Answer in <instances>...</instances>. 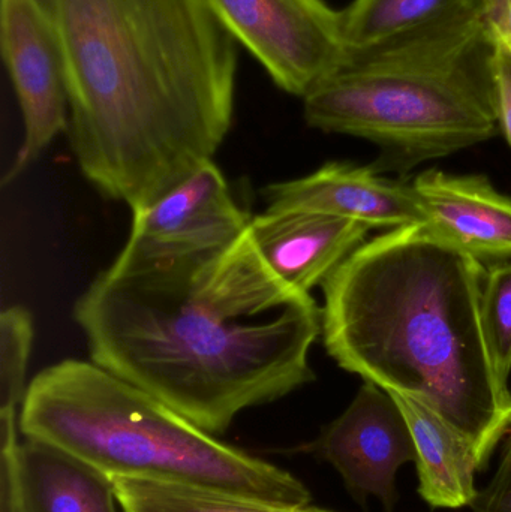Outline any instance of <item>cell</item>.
<instances>
[{
	"label": "cell",
	"mask_w": 511,
	"mask_h": 512,
	"mask_svg": "<svg viewBox=\"0 0 511 512\" xmlns=\"http://www.w3.org/2000/svg\"><path fill=\"white\" fill-rule=\"evenodd\" d=\"M263 197L269 210L320 213L372 228L425 224L410 183L350 162H329L309 176L272 183L263 189Z\"/></svg>",
	"instance_id": "obj_10"
},
{
	"label": "cell",
	"mask_w": 511,
	"mask_h": 512,
	"mask_svg": "<svg viewBox=\"0 0 511 512\" xmlns=\"http://www.w3.org/2000/svg\"><path fill=\"white\" fill-rule=\"evenodd\" d=\"M297 450L329 462L357 501L375 496L390 512L398 499L396 472L417 457L398 403L369 381L341 417L324 427L314 442Z\"/></svg>",
	"instance_id": "obj_9"
},
{
	"label": "cell",
	"mask_w": 511,
	"mask_h": 512,
	"mask_svg": "<svg viewBox=\"0 0 511 512\" xmlns=\"http://www.w3.org/2000/svg\"><path fill=\"white\" fill-rule=\"evenodd\" d=\"M483 11L438 18L368 47L303 98L311 128L380 147L372 167L408 173L500 132Z\"/></svg>",
	"instance_id": "obj_4"
},
{
	"label": "cell",
	"mask_w": 511,
	"mask_h": 512,
	"mask_svg": "<svg viewBox=\"0 0 511 512\" xmlns=\"http://www.w3.org/2000/svg\"><path fill=\"white\" fill-rule=\"evenodd\" d=\"M471 508L474 512H511V430L497 474L477 493Z\"/></svg>",
	"instance_id": "obj_19"
},
{
	"label": "cell",
	"mask_w": 511,
	"mask_h": 512,
	"mask_svg": "<svg viewBox=\"0 0 511 512\" xmlns=\"http://www.w3.org/2000/svg\"><path fill=\"white\" fill-rule=\"evenodd\" d=\"M485 27L492 45L511 54V0H491Z\"/></svg>",
	"instance_id": "obj_21"
},
{
	"label": "cell",
	"mask_w": 511,
	"mask_h": 512,
	"mask_svg": "<svg viewBox=\"0 0 511 512\" xmlns=\"http://www.w3.org/2000/svg\"><path fill=\"white\" fill-rule=\"evenodd\" d=\"M305 512H330V511L320 510V508L308 507V508H306Z\"/></svg>",
	"instance_id": "obj_22"
},
{
	"label": "cell",
	"mask_w": 511,
	"mask_h": 512,
	"mask_svg": "<svg viewBox=\"0 0 511 512\" xmlns=\"http://www.w3.org/2000/svg\"><path fill=\"white\" fill-rule=\"evenodd\" d=\"M33 343V319L23 306L0 315V418H17L26 397V373Z\"/></svg>",
	"instance_id": "obj_17"
},
{
	"label": "cell",
	"mask_w": 511,
	"mask_h": 512,
	"mask_svg": "<svg viewBox=\"0 0 511 512\" xmlns=\"http://www.w3.org/2000/svg\"><path fill=\"white\" fill-rule=\"evenodd\" d=\"M123 512H305L273 507L203 487L110 478Z\"/></svg>",
	"instance_id": "obj_16"
},
{
	"label": "cell",
	"mask_w": 511,
	"mask_h": 512,
	"mask_svg": "<svg viewBox=\"0 0 511 512\" xmlns=\"http://www.w3.org/2000/svg\"><path fill=\"white\" fill-rule=\"evenodd\" d=\"M36 2L62 60L69 144L104 197L135 212L213 161L239 44L206 0Z\"/></svg>",
	"instance_id": "obj_2"
},
{
	"label": "cell",
	"mask_w": 511,
	"mask_h": 512,
	"mask_svg": "<svg viewBox=\"0 0 511 512\" xmlns=\"http://www.w3.org/2000/svg\"><path fill=\"white\" fill-rule=\"evenodd\" d=\"M90 361L210 435L314 381L323 310L269 267L248 230L204 254L111 264L74 306Z\"/></svg>",
	"instance_id": "obj_1"
},
{
	"label": "cell",
	"mask_w": 511,
	"mask_h": 512,
	"mask_svg": "<svg viewBox=\"0 0 511 512\" xmlns=\"http://www.w3.org/2000/svg\"><path fill=\"white\" fill-rule=\"evenodd\" d=\"M288 95L305 98L347 54L342 14L326 0H206Z\"/></svg>",
	"instance_id": "obj_6"
},
{
	"label": "cell",
	"mask_w": 511,
	"mask_h": 512,
	"mask_svg": "<svg viewBox=\"0 0 511 512\" xmlns=\"http://www.w3.org/2000/svg\"><path fill=\"white\" fill-rule=\"evenodd\" d=\"M389 394L413 435L422 498L435 508L471 507L479 493L474 486L479 466L470 445L428 406Z\"/></svg>",
	"instance_id": "obj_14"
},
{
	"label": "cell",
	"mask_w": 511,
	"mask_h": 512,
	"mask_svg": "<svg viewBox=\"0 0 511 512\" xmlns=\"http://www.w3.org/2000/svg\"><path fill=\"white\" fill-rule=\"evenodd\" d=\"M18 429L108 478L203 487L273 507H309L290 472L218 441L93 361H60L27 387Z\"/></svg>",
	"instance_id": "obj_5"
},
{
	"label": "cell",
	"mask_w": 511,
	"mask_h": 512,
	"mask_svg": "<svg viewBox=\"0 0 511 512\" xmlns=\"http://www.w3.org/2000/svg\"><path fill=\"white\" fill-rule=\"evenodd\" d=\"M0 47L24 122L6 185L68 131L69 108L59 48L36 0H0Z\"/></svg>",
	"instance_id": "obj_8"
},
{
	"label": "cell",
	"mask_w": 511,
	"mask_h": 512,
	"mask_svg": "<svg viewBox=\"0 0 511 512\" xmlns=\"http://www.w3.org/2000/svg\"><path fill=\"white\" fill-rule=\"evenodd\" d=\"M224 174L206 162L150 206L132 212L131 233L113 264H147L216 251L248 230Z\"/></svg>",
	"instance_id": "obj_7"
},
{
	"label": "cell",
	"mask_w": 511,
	"mask_h": 512,
	"mask_svg": "<svg viewBox=\"0 0 511 512\" xmlns=\"http://www.w3.org/2000/svg\"><path fill=\"white\" fill-rule=\"evenodd\" d=\"M371 225L320 213L269 210L249 233L269 267L291 288L311 294L365 243Z\"/></svg>",
	"instance_id": "obj_11"
},
{
	"label": "cell",
	"mask_w": 511,
	"mask_h": 512,
	"mask_svg": "<svg viewBox=\"0 0 511 512\" xmlns=\"http://www.w3.org/2000/svg\"><path fill=\"white\" fill-rule=\"evenodd\" d=\"M494 48L492 72H494L498 125L511 147V54L501 48Z\"/></svg>",
	"instance_id": "obj_20"
},
{
	"label": "cell",
	"mask_w": 511,
	"mask_h": 512,
	"mask_svg": "<svg viewBox=\"0 0 511 512\" xmlns=\"http://www.w3.org/2000/svg\"><path fill=\"white\" fill-rule=\"evenodd\" d=\"M15 483L21 512H116L107 475L45 442L18 444Z\"/></svg>",
	"instance_id": "obj_13"
},
{
	"label": "cell",
	"mask_w": 511,
	"mask_h": 512,
	"mask_svg": "<svg viewBox=\"0 0 511 512\" xmlns=\"http://www.w3.org/2000/svg\"><path fill=\"white\" fill-rule=\"evenodd\" d=\"M491 0H353L342 9L347 50L368 47L398 33L464 11L486 12Z\"/></svg>",
	"instance_id": "obj_15"
},
{
	"label": "cell",
	"mask_w": 511,
	"mask_h": 512,
	"mask_svg": "<svg viewBox=\"0 0 511 512\" xmlns=\"http://www.w3.org/2000/svg\"><path fill=\"white\" fill-rule=\"evenodd\" d=\"M410 185L435 236L483 264L511 259V198L485 176L428 170Z\"/></svg>",
	"instance_id": "obj_12"
},
{
	"label": "cell",
	"mask_w": 511,
	"mask_h": 512,
	"mask_svg": "<svg viewBox=\"0 0 511 512\" xmlns=\"http://www.w3.org/2000/svg\"><path fill=\"white\" fill-rule=\"evenodd\" d=\"M482 325L495 372L509 385L511 373V259L488 267L482 294Z\"/></svg>",
	"instance_id": "obj_18"
},
{
	"label": "cell",
	"mask_w": 511,
	"mask_h": 512,
	"mask_svg": "<svg viewBox=\"0 0 511 512\" xmlns=\"http://www.w3.org/2000/svg\"><path fill=\"white\" fill-rule=\"evenodd\" d=\"M488 267L425 225L363 243L323 285L324 346L347 372L428 406L479 471L511 430L482 325Z\"/></svg>",
	"instance_id": "obj_3"
}]
</instances>
